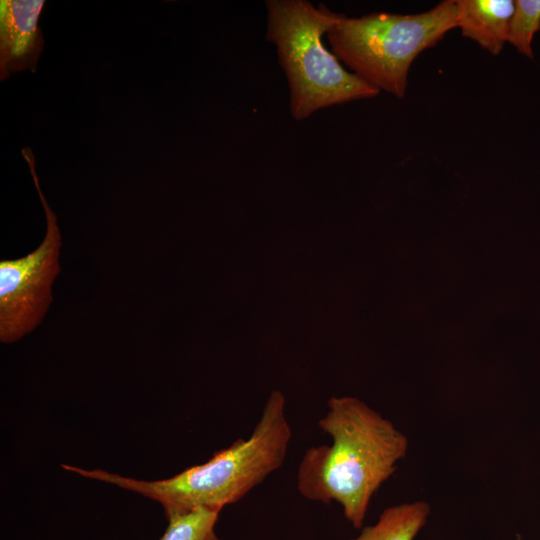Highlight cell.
Wrapping results in <instances>:
<instances>
[{"mask_svg": "<svg viewBox=\"0 0 540 540\" xmlns=\"http://www.w3.org/2000/svg\"><path fill=\"white\" fill-rule=\"evenodd\" d=\"M456 18L454 0L418 14L350 18L339 13L326 36L333 54L351 73L379 91L403 98L412 62L456 28Z\"/></svg>", "mask_w": 540, "mask_h": 540, "instance_id": "277c9868", "label": "cell"}, {"mask_svg": "<svg viewBox=\"0 0 540 540\" xmlns=\"http://www.w3.org/2000/svg\"><path fill=\"white\" fill-rule=\"evenodd\" d=\"M266 40L276 47L298 121L333 105L372 98L379 90L347 71L323 42L339 13L306 0H267Z\"/></svg>", "mask_w": 540, "mask_h": 540, "instance_id": "3957f363", "label": "cell"}, {"mask_svg": "<svg viewBox=\"0 0 540 540\" xmlns=\"http://www.w3.org/2000/svg\"><path fill=\"white\" fill-rule=\"evenodd\" d=\"M318 427L331 444L309 447L298 466L297 489L310 501L340 505L361 528L374 494L408 451L404 433L381 413L353 397H332Z\"/></svg>", "mask_w": 540, "mask_h": 540, "instance_id": "6da1fadb", "label": "cell"}, {"mask_svg": "<svg viewBox=\"0 0 540 540\" xmlns=\"http://www.w3.org/2000/svg\"><path fill=\"white\" fill-rule=\"evenodd\" d=\"M514 3L507 42L532 59V39L540 30V0H517Z\"/></svg>", "mask_w": 540, "mask_h": 540, "instance_id": "30bf717a", "label": "cell"}, {"mask_svg": "<svg viewBox=\"0 0 540 540\" xmlns=\"http://www.w3.org/2000/svg\"><path fill=\"white\" fill-rule=\"evenodd\" d=\"M30 169L46 215V234L28 255L0 262V340L12 343L31 332L44 317L51 301V286L60 272L61 235L57 218L41 191L34 154L21 151Z\"/></svg>", "mask_w": 540, "mask_h": 540, "instance_id": "5b68a950", "label": "cell"}, {"mask_svg": "<svg viewBox=\"0 0 540 540\" xmlns=\"http://www.w3.org/2000/svg\"><path fill=\"white\" fill-rule=\"evenodd\" d=\"M457 27L464 37L493 55L508 41L515 3L512 0H456Z\"/></svg>", "mask_w": 540, "mask_h": 540, "instance_id": "52a82bcc", "label": "cell"}, {"mask_svg": "<svg viewBox=\"0 0 540 540\" xmlns=\"http://www.w3.org/2000/svg\"><path fill=\"white\" fill-rule=\"evenodd\" d=\"M292 431L279 391L268 397L251 435L239 438L203 464L189 467L173 477L145 481L100 469L73 466L84 477L114 484L161 504L166 519L198 508L221 511L245 497L284 463Z\"/></svg>", "mask_w": 540, "mask_h": 540, "instance_id": "7a4b0ae2", "label": "cell"}, {"mask_svg": "<svg viewBox=\"0 0 540 540\" xmlns=\"http://www.w3.org/2000/svg\"><path fill=\"white\" fill-rule=\"evenodd\" d=\"M43 0L0 1V80L10 75L35 71L44 48L38 25Z\"/></svg>", "mask_w": 540, "mask_h": 540, "instance_id": "8992f818", "label": "cell"}, {"mask_svg": "<svg viewBox=\"0 0 540 540\" xmlns=\"http://www.w3.org/2000/svg\"><path fill=\"white\" fill-rule=\"evenodd\" d=\"M220 511L198 508L168 518L160 540H221L215 532Z\"/></svg>", "mask_w": 540, "mask_h": 540, "instance_id": "9c48e42d", "label": "cell"}, {"mask_svg": "<svg viewBox=\"0 0 540 540\" xmlns=\"http://www.w3.org/2000/svg\"><path fill=\"white\" fill-rule=\"evenodd\" d=\"M431 513L428 502L419 500L384 509L373 525L351 540H415Z\"/></svg>", "mask_w": 540, "mask_h": 540, "instance_id": "ba28073f", "label": "cell"}]
</instances>
